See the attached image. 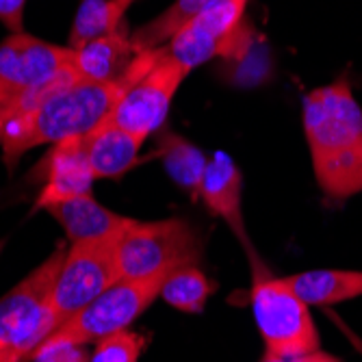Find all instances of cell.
<instances>
[{"label":"cell","mask_w":362,"mask_h":362,"mask_svg":"<svg viewBox=\"0 0 362 362\" xmlns=\"http://www.w3.org/2000/svg\"><path fill=\"white\" fill-rule=\"evenodd\" d=\"M160 52L163 48L139 52L126 74L111 83L83 81L72 68L61 74L44 91L33 95L5 126L0 137L5 165L11 170L30 148L57 146L103 128L126 89L154 65Z\"/></svg>","instance_id":"6da1fadb"},{"label":"cell","mask_w":362,"mask_h":362,"mask_svg":"<svg viewBox=\"0 0 362 362\" xmlns=\"http://www.w3.org/2000/svg\"><path fill=\"white\" fill-rule=\"evenodd\" d=\"M304 133L313 172L330 200L362 191V109L347 81L304 95Z\"/></svg>","instance_id":"7a4b0ae2"},{"label":"cell","mask_w":362,"mask_h":362,"mask_svg":"<svg viewBox=\"0 0 362 362\" xmlns=\"http://www.w3.org/2000/svg\"><path fill=\"white\" fill-rule=\"evenodd\" d=\"M252 267V308L265 349L288 360L317 351L319 330L308 306L295 295L286 278H278L256 250L247 252Z\"/></svg>","instance_id":"3957f363"},{"label":"cell","mask_w":362,"mask_h":362,"mask_svg":"<svg viewBox=\"0 0 362 362\" xmlns=\"http://www.w3.org/2000/svg\"><path fill=\"white\" fill-rule=\"evenodd\" d=\"M204 241L185 219H130L115 243L117 280L172 274L202 260Z\"/></svg>","instance_id":"277c9868"},{"label":"cell","mask_w":362,"mask_h":362,"mask_svg":"<svg viewBox=\"0 0 362 362\" xmlns=\"http://www.w3.org/2000/svg\"><path fill=\"white\" fill-rule=\"evenodd\" d=\"M170 274H156L135 280H115L83 310H78L59 330H54L30 354L28 362L37 354L54 347H65V345L85 347L91 343L95 345L117 332L128 330V325L158 298Z\"/></svg>","instance_id":"5b68a950"},{"label":"cell","mask_w":362,"mask_h":362,"mask_svg":"<svg viewBox=\"0 0 362 362\" xmlns=\"http://www.w3.org/2000/svg\"><path fill=\"white\" fill-rule=\"evenodd\" d=\"M117 239L119 235L100 241L70 243L68 252H65L63 267L40 315V334L44 341L117 280Z\"/></svg>","instance_id":"8992f818"},{"label":"cell","mask_w":362,"mask_h":362,"mask_svg":"<svg viewBox=\"0 0 362 362\" xmlns=\"http://www.w3.org/2000/svg\"><path fill=\"white\" fill-rule=\"evenodd\" d=\"M74 50L26 33H11L0 44V137L11 117L33 95L72 68Z\"/></svg>","instance_id":"52a82bcc"},{"label":"cell","mask_w":362,"mask_h":362,"mask_svg":"<svg viewBox=\"0 0 362 362\" xmlns=\"http://www.w3.org/2000/svg\"><path fill=\"white\" fill-rule=\"evenodd\" d=\"M68 247L54 250L40 267L0 298V362H28L42 345L40 315L63 267Z\"/></svg>","instance_id":"ba28073f"},{"label":"cell","mask_w":362,"mask_h":362,"mask_svg":"<svg viewBox=\"0 0 362 362\" xmlns=\"http://www.w3.org/2000/svg\"><path fill=\"white\" fill-rule=\"evenodd\" d=\"M191 70L172 59L163 46L160 57L126 89L107 124L148 139L165 122L172 100Z\"/></svg>","instance_id":"9c48e42d"},{"label":"cell","mask_w":362,"mask_h":362,"mask_svg":"<svg viewBox=\"0 0 362 362\" xmlns=\"http://www.w3.org/2000/svg\"><path fill=\"white\" fill-rule=\"evenodd\" d=\"M245 5L247 0H215L165 46L168 54L189 70L213 57L228 54L237 46Z\"/></svg>","instance_id":"30bf717a"},{"label":"cell","mask_w":362,"mask_h":362,"mask_svg":"<svg viewBox=\"0 0 362 362\" xmlns=\"http://www.w3.org/2000/svg\"><path fill=\"white\" fill-rule=\"evenodd\" d=\"M241 197H243V176L235 165V160L221 152L213 154L206 163L200 200L209 206L211 213H215L230 226V230L243 243L245 252H250L254 247L250 243L247 230L243 223Z\"/></svg>","instance_id":"8fae6325"},{"label":"cell","mask_w":362,"mask_h":362,"mask_svg":"<svg viewBox=\"0 0 362 362\" xmlns=\"http://www.w3.org/2000/svg\"><path fill=\"white\" fill-rule=\"evenodd\" d=\"M50 148L48 178L37 200V209H46L50 204L91 193V185L95 180L87 158L85 137H74Z\"/></svg>","instance_id":"7c38bea8"},{"label":"cell","mask_w":362,"mask_h":362,"mask_svg":"<svg viewBox=\"0 0 362 362\" xmlns=\"http://www.w3.org/2000/svg\"><path fill=\"white\" fill-rule=\"evenodd\" d=\"M46 211L61 223L70 243L117 237L130 221V217L117 215L100 202H95L91 193L50 204L46 206Z\"/></svg>","instance_id":"4fadbf2b"},{"label":"cell","mask_w":362,"mask_h":362,"mask_svg":"<svg viewBox=\"0 0 362 362\" xmlns=\"http://www.w3.org/2000/svg\"><path fill=\"white\" fill-rule=\"evenodd\" d=\"M139 52L133 46L128 30L119 26L117 30L103 35L87 46L74 50L72 70L78 78L91 83H111L126 74Z\"/></svg>","instance_id":"5bb4252c"},{"label":"cell","mask_w":362,"mask_h":362,"mask_svg":"<svg viewBox=\"0 0 362 362\" xmlns=\"http://www.w3.org/2000/svg\"><path fill=\"white\" fill-rule=\"evenodd\" d=\"M144 137L128 130L105 124L95 133L85 137L87 158L95 178H117L137 163V154L144 146Z\"/></svg>","instance_id":"9a60e30c"},{"label":"cell","mask_w":362,"mask_h":362,"mask_svg":"<svg viewBox=\"0 0 362 362\" xmlns=\"http://www.w3.org/2000/svg\"><path fill=\"white\" fill-rule=\"evenodd\" d=\"M288 286L306 306H334L362 295V272L313 269L286 276Z\"/></svg>","instance_id":"2e32d148"},{"label":"cell","mask_w":362,"mask_h":362,"mask_svg":"<svg viewBox=\"0 0 362 362\" xmlns=\"http://www.w3.org/2000/svg\"><path fill=\"white\" fill-rule=\"evenodd\" d=\"M213 3L215 0H174L160 16L146 22L141 28H137L133 35H130L135 50L148 52V50L168 46L191 20H195L202 11H206Z\"/></svg>","instance_id":"e0dca14e"},{"label":"cell","mask_w":362,"mask_h":362,"mask_svg":"<svg viewBox=\"0 0 362 362\" xmlns=\"http://www.w3.org/2000/svg\"><path fill=\"white\" fill-rule=\"evenodd\" d=\"M160 154L168 174L176 180V185H180L187 193H191L193 200H197L209 163L204 152L191 141L174 133H168L160 137Z\"/></svg>","instance_id":"ac0fdd59"},{"label":"cell","mask_w":362,"mask_h":362,"mask_svg":"<svg viewBox=\"0 0 362 362\" xmlns=\"http://www.w3.org/2000/svg\"><path fill=\"white\" fill-rule=\"evenodd\" d=\"M217 284L197 267L187 265L170 274V278L163 284L160 298L165 300L172 308L180 313H202L206 300L215 293Z\"/></svg>","instance_id":"d6986e66"},{"label":"cell","mask_w":362,"mask_h":362,"mask_svg":"<svg viewBox=\"0 0 362 362\" xmlns=\"http://www.w3.org/2000/svg\"><path fill=\"white\" fill-rule=\"evenodd\" d=\"M124 26V24H122ZM119 26L113 22V11H111V0H83L78 13L74 18L70 37H68V48L78 50L87 46L89 42L109 35V33L117 30Z\"/></svg>","instance_id":"ffe728a7"},{"label":"cell","mask_w":362,"mask_h":362,"mask_svg":"<svg viewBox=\"0 0 362 362\" xmlns=\"http://www.w3.org/2000/svg\"><path fill=\"white\" fill-rule=\"evenodd\" d=\"M144 351V337L137 332H117L100 343H95V349L89 362H139Z\"/></svg>","instance_id":"44dd1931"},{"label":"cell","mask_w":362,"mask_h":362,"mask_svg":"<svg viewBox=\"0 0 362 362\" xmlns=\"http://www.w3.org/2000/svg\"><path fill=\"white\" fill-rule=\"evenodd\" d=\"M91 356H87V351L81 345H65V347H54L48 351L37 354L35 362H89Z\"/></svg>","instance_id":"7402d4cb"},{"label":"cell","mask_w":362,"mask_h":362,"mask_svg":"<svg viewBox=\"0 0 362 362\" xmlns=\"http://www.w3.org/2000/svg\"><path fill=\"white\" fill-rule=\"evenodd\" d=\"M26 0H0V22L11 33H22Z\"/></svg>","instance_id":"603a6c76"},{"label":"cell","mask_w":362,"mask_h":362,"mask_svg":"<svg viewBox=\"0 0 362 362\" xmlns=\"http://www.w3.org/2000/svg\"><path fill=\"white\" fill-rule=\"evenodd\" d=\"M291 362H341V360L337 356H332V354H325V351L317 349V351H310V354L293 358Z\"/></svg>","instance_id":"cb8c5ba5"},{"label":"cell","mask_w":362,"mask_h":362,"mask_svg":"<svg viewBox=\"0 0 362 362\" xmlns=\"http://www.w3.org/2000/svg\"><path fill=\"white\" fill-rule=\"evenodd\" d=\"M133 3H135V0H111L113 22H115L117 26L124 24V16H126V11L130 9V5H133Z\"/></svg>","instance_id":"d4e9b609"},{"label":"cell","mask_w":362,"mask_h":362,"mask_svg":"<svg viewBox=\"0 0 362 362\" xmlns=\"http://www.w3.org/2000/svg\"><path fill=\"white\" fill-rule=\"evenodd\" d=\"M260 362H291L288 358H284V356H278V354H274V351H267L265 349V356H262V360Z\"/></svg>","instance_id":"484cf974"},{"label":"cell","mask_w":362,"mask_h":362,"mask_svg":"<svg viewBox=\"0 0 362 362\" xmlns=\"http://www.w3.org/2000/svg\"><path fill=\"white\" fill-rule=\"evenodd\" d=\"M3 247H5V241H0V252H3Z\"/></svg>","instance_id":"4316f807"}]
</instances>
